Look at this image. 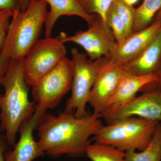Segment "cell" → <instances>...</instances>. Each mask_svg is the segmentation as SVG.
<instances>
[{
    "label": "cell",
    "mask_w": 161,
    "mask_h": 161,
    "mask_svg": "<svg viewBox=\"0 0 161 161\" xmlns=\"http://www.w3.org/2000/svg\"><path fill=\"white\" fill-rule=\"evenodd\" d=\"M100 118L94 113L79 118L64 111L57 116L45 112L36 129L38 145L52 158L62 155L72 158L80 157L85 155L91 144L90 136L103 125Z\"/></svg>",
    "instance_id": "obj_1"
},
{
    "label": "cell",
    "mask_w": 161,
    "mask_h": 161,
    "mask_svg": "<svg viewBox=\"0 0 161 161\" xmlns=\"http://www.w3.org/2000/svg\"><path fill=\"white\" fill-rule=\"evenodd\" d=\"M24 60L10 59L0 80V85L5 89L4 95L0 94V131L5 132L9 146L15 144L20 127L36 111V102L29 99L30 86L24 79Z\"/></svg>",
    "instance_id": "obj_2"
},
{
    "label": "cell",
    "mask_w": 161,
    "mask_h": 161,
    "mask_svg": "<svg viewBox=\"0 0 161 161\" xmlns=\"http://www.w3.org/2000/svg\"><path fill=\"white\" fill-rule=\"evenodd\" d=\"M47 5L43 0L31 1L24 11L18 8L13 11L6 40L10 59L25 58L40 40L48 13Z\"/></svg>",
    "instance_id": "obj_3"
},
{
    "label": "cell",
    "mask_w": 161,
    "mask_h": 161,
    "mask_svg": "<svg viewBox=\"0 0 161 161\" xmlns=\"http://www.w3.org/2000/svg\"><path fill=\"white\" fill-rule=\"evenodd\" d=\"M159 121L131 116L102 126L91 139L96 143L111 146L124 152L142 151L149 145Z\"/></svg>",
    "instance_id": "obj_4"
},
{
    "label": "cell",
    "mask_w": 161,
    "mask_h": 161,
    "mask_svg": "<svg viewBox=\"0 0 161 161\" xmlns=\"http://www.w3.org/2000/svg\"><path fill=\"white\" fill-rule=\"evenodd\" d=\"M71 54L74 67L72 94L64 111L74 114L77 118H83L91 114L87 111L86 105L98 71L109 60L104 57L91 60L77 48L71 50Z\"/></svg>",
    "instance_id": "obj_5"
},
{
    "label": "cell",
    "mask_w": 161,
    "mask_h": 161,
    "mask_svg": "<svg viewBox=\"0 0 161 161\" xmlns=\"http://www.w3.org/2000/svg\"><path fill=\"white\" fill-rule=\"evenodd\" d=\"M73 73L72 60L65 57L32 87L36 108L47 110L58 106L71 88Z\"/></svg>",
    "instance_id": "obj_6"
},
{
    "label": "cell",
    "mask_w": 161,
    "mask_h": 161,
    "mask_svg": "<svg viewBox=\"0 0 161 161\" xmlns=\"http://www.w3.org/2000/svg\"><path fill=\"white\" fill-rule=\"evenodd\" d=\"M66 48L58 38L39 40L24 58L23 73L26 83L34 86L65 58Z\"/></svg>",
    "instance_id": "obj_7"
},
{
    "label": "cell",
    "mask_w": 161,
    "mask_h": 161,
    "mask_svg": "<svg viewBox=\"0 0 161 161\" xmlns=\"http://www.w3.org/2000/svg\"><path fill=\"white\" fill-rule=\"evenodd\" d=\"M88 26L86 31H78L70 36H67L64 32L60 33L58 38L64 43L74 42L82 47L91 60L102 57L109 60L117 46L110 27L97 14H95Z\"/></svg>",
    "instance_id": "obj_8"
},
{
    "label": "cell",
    "mask_w": 161,
    "mask_h": 161,
    "mask_svg": "<svg viewBox=\"0 0 161 161\" xmlns=\"http://www.w3.org/2000/svg\"><path fill=\"white\" fill-rule=\"evenodd\" d=\"M161 122V89L145 91L138 97L122 106L99 115L108 125L131 116Z\"/></svg>",
    "instance_id": "obj_9"
},
{
    "label": "cell",
    "mask_w": 161,
    "mask_h": 161,
    "mask_svg": "<svg viewBox=\"0 0 161 161\" xmlns=\"http://www.w3.org/2000/svg\"><path fill=\"white\" fill-rule=\"evenodd\" d=\"M125 72L123 65L108 61L101 67L88 99V103L94 109L93 113L99 115L106 112L109 101Z\"/></svg>",
    "instance_id": "obj_10"
},
{
    "label": "cell",
    "mask_w": 161,
    "mask_h": 161,
    "mask_svg": "<svg viewBox=\"0 0 161 161\" xmlns=\"http://www.w3.org/2000/svg\"><path fill=\"white\" fill-rule=\"evenodd\" d=\"M161 29V17L155 18L150 26L133 33L120 45H117L108 62L126 65L139 56Z\"/></svg>",
    "instance_id": "obj_11"
},
{
    "label": "cell",
    "mask_w": 161,
    "mask_h": 161,
    "mask_svg": "<svg viewBox=\"0 0 161 161\" xmlns=\"http://www.w3.org/2000/svg\"><path fill=\"white\" fill-rule=\"evenodd\" d=\"M46 112L47 110L36 108L32 116L20 127L19 139L14 145L13 150H8L4 153L5 161H32L44 155L45 153L35 140L33 131Z\"/></svg>",
    "instance_id": "obj_12"
},
{
    "label": "cell",
    "mask_w": 161,
    "mask_h": 161,
    "mask_svg": "<svg viewBox=\"0 0 161 161\" xmlns=\"http://www.w3.org/2000/svg\"><path fill=\"white\" fill-rule=\"evenodd\" d=\"M157 80L158 78L155 75L136 76L125 70L109 101L107 111L115 109L130 102L136 97V93L144 86Z\"/></svg>",
    "instance_id": "obj_13"
},
{
    "label": "cell",
    "mask_w": 161,
    "mask_h": 161,
    "mask_svg": "<svg viewBox=\"0 0 161 161\" xmlns=\"http://www.w3.org/2000/svg\"><path fill=\"white\" fill-rule=\"evenodd\" d=\"M161 62V29L135 60L124 65L126 71L136 76L155 75Z\"/></svg>",
    "instance_id": "obj_14"
},
{
    "label": "cell",
    "mask_w": 161,
    "mask_h": 161,
    "mask_svg": "<svg viewBox=\"0 0 161 161\" xmlns=\"http://www.w3.org/2000/svg\"><path fill=\"white\" fill-rule=\"evenodd\" d=\"M37 1V0H31ZM50 6V11L47 13L45 20L46 37H51L52 31L56 21L61 16L76 15L82 18L89 24L95 14H87L79 6L77 0H43Z\"/></svg>",
    "instance_id": "obj_15"
},
{
    "label": "cell",
    "mask_w": 161,
    "mask_h": 161,
    "mask_svg": "<svg viewBox=\"0 0 161 161\" xmlns=\"http://www.w3.org/2000/svg\"><path fill=\"white\" fill-rule=\"evenodd\" d=\"M128 161H161V122H159L148 147L142 151L125 152Z\"/></svg>",
    "instance_id": "obj_16"
},
{
    "label": "cell",
    "mask_w": 161,
    "mask_h": 161,
    "mask_svg": "<svg viewBox=\"0 0 161 161\" xmlns=\"http://www.w3.org/2000/svg\"><path fill=\"white\" fill-rule=\"evenodd\" d=\"M161 9V0H144L142 5L136 9L132 33L150 26Z\"/></svg>",
    "instance_id": "obj_17"
},
{
    "label": "cell",
    "mask_w": 161,
    "mask_h": 161,
    "mask_svg": "<svg viewBox=\"0 0 161 161\" xmlns=\"http://www.w3.org/2000/svg\"><path fill=\"white\" fill-rule=\"evenodd\" d=\"M85 155L92 161H128L123 151L111 146L96 143L90 144Z\"/></svg>",
    "instance_id": "obj_18"
},
{
    "label": "cell",
    "mask_w": 161,
    "mask_h": 161,
    "mask_svg": "<svg viewBox=\"0 0 161 161\" xmlns=\"http://www.w3.org/2000/svg\"><path fill=\"white\" fill-rule=\"evenodd\" d=\"M106 23L110 29H112L117 45L122 44L127 39L125 27L113 4L107 13Z\"/></svg>",
    "instance_id": "obj_19"
},
{
    "label": "cell",
    "mask_w": 161,
    "mask_h": 161,
    "mask_svg": "<svg viewBox=\"0 0 161 161\" xmlns=\"http://www.w3.org/2000/svg\"><path fill=\"white\" fill-rule=\"evenodd\" d=\"M79 6L87 14H97L106 23L107 13L114 0H77Z\"/></svg>",
    "instance_id": "obj_20"
},
{
    "label": "cell",
    "mask_w": 161,
    "mask_h": 161,
    "mask_svg": "<svg viewBox=\"0 0 161 161\" xmlns=\"http://www.w3.org/2000/svg\"><path fill=\"white\" fill-rule=\"evenodd\" d=\"M113 4L125 24L127 38H128L132 33L136 9L125 3L123 0H114Z\"/></svg>",
    "instance_id": "obj_21"
},
{
    "label": "cell",
    "mask_w": 161,
    "mask_h": 161,
    "mask_svg": "<svg viewBox=\"0 0 161 161\" xmlns=\"http://www.w3.org/2000/svg\"><path fill=\"white\" fill-rule=\"evenodd\" d=\"M13 11L9 10H0V53L5 44L9 25L10 19L12 18Z\"/></svg>",
    "instance_id": "obj_22"
},
{
    "label": "cell",
    "mask_w": 161,
    "mask_h": 161,
    "mask_svg": "<svg viewBox=\"0 0 161 161\" xmlns=\"http://www.w3.org/2000/svg\"><path fill=\"white\" fill-rule=\"evenodd\" d=\"M9 60V47L6 43L4 48L0 53V80L6 72Z\"/></svg>",
    "instance_id": "obj_23"
},
{
    "label": "cell",
    "mask_w": 161,
    "mask_h": 161,
    "mask_svg": "<svg viewBox=\"0 0 161 161\" xmlns=\"http://www.w3.org/2000/svg\"><path fill=\"white\" fill-rule=\"evenodd\" d=\"M18 8H19L18 0H0V10L14 11Z\"/></svg>",
    "instance_id": "obj_24"
},
{
    "label": "cell",
    "mask_w": 161,
    "mask_h": 161,
    "mask_svg": "<svg viewBox=\"0 0 161 161\" xmlns=\"http://www.w3.org/2000/svg\"><path fill=\"white\" fill-rule=\"evenodd\" d=\"M9 146L5 135L0 132V161H5L4 153L8 151Z\"/></svg>",
    "instance_id": "obj_25"
},
{
    "label": "cell",
    "mask_w": 161,
    "mask_h": 161,
    "mask_svg": "<svg viewBox=\"0 0 161 161\" xmlns=\"http://www.w3.org/2000/svg\"><path fill=\"white\" fill-rule=\"evenodd\" d=\"M160 88L161 89V82H158V81H154L147 84L143 88V91H146L148 90L153 89Z\"/></svg>",
    "instance_id": "obj_26"
},
{
    "label": "cell",
    "mask_w": 161,
    "mask_h": 161,
    "mask_svg": "<svg viewBox=\"0 0 161 161\" xmlns=\"http://www.w3.org/2000/svg\"><path fill=\"white\" fill-rule=\"evenodd\" d=\"M18 1L20 9L22 11L26 10L29 6L30 3L31 2V0H18Z\"/></svg>",
    "instance_id": "obj_27"
},
{
    "label": "cell",
    "mask_w": 161,
    "mask_h": 161,
    "mask_svg": "<svg viewBox=\"0 0 161 161\" xmlns=\"http://www.w3.org/2000/svg\"><path fill=\"white\" fill-rule=\"evenodd\" d=\"M155 75H156L158 78V80H157L156 81L161 82V62L158 69V70L157 72L156 73Z\"/></svg>",
    "instance_id": "obj_28"
},
{
    "label": "cell",
    "mask_w": 161,
    "mask_h": 161,
    "mask_svg": "<svg viewBox=\"0 0 161 161\" xmlns=\"http://www.w3.org/2000/svg\"><path fill=\"white\" fill-rule=\"evenodd\" d=\"M123 1L128 5L133 6L134 4L138 2V0H123Z\"/></svg>",
    "instance_id": "obj_29"
},
{
    "label": "cell",
    "mask_w": 161,
    "mask_h": 161,
    "mask_svg": "<svg viewBox=\"0 0 161 161\" xmlns=\"http://www.w3.org/2000/svg\"><path fill=\"white\" fill-rule=\"evenodd\" d=\"M161 17V9L157 14L155 16V18Z\"/></svg>",
    "instance_id": "obj_30"
}]
</instances>
